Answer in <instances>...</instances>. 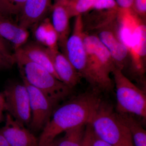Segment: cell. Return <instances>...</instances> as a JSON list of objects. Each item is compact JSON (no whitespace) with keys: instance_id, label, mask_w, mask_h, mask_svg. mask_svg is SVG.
Instances as JSON below:
<instances>
[{"instance_id":"30bf717a","label":"cell","mask_w":146,"mask_h":146,"mask_svg":"<svg viewBox=\"0 0 146 146\" xmlns=\"http://www.w3.org/2000/svg\"><path fill=\"white\" fill-rule=\"evenodd\" d=\"M0 131L9 146H39V140L34 134L8 113L5 125Z\"/></svg>"},{"instance_id":"d6986e66","label":"cell","mask_w":146,"mask_h":146,"mask_svg":"<svg viewBox=\"0 0 146 146\" xmlns=\"http://www.w3.org/2000/svg\"><path fill=\"white\" fill-rule=\"evenodd\" d=\"M52 50H58V36L52 25L50 24L45 37L44 45Z\"/></svg>"},{"instance_id":"e0dca14e","label":"cell","mask_w":146,"mask_h":146,"mask_svg":"<svg viewBox=\"0 0 146 146\" xmlns=\"http://www.w3.org/2000/svg\"><path fill=\"white\" fill-rule=\"evenodd\" d=\"M86 125H82L66 130L63 137L56 141L57 146H82Z\"/></svg>"},{"instance_id":"ac0fdd59","label":"cell","mask_w":146,"mask_h":146,"mask_svg":"<svg viewBox=\"0 0 146 146\" xmlns=\"http://www.w3.org/2000/svg\"><path fill=\"white\" fill-rule=\"evenodd\" d=\"M96 0H68L66 6L70 18L82 15L92 10Z\"/></svg>"},{"instance_id":"9c48e42d","label":"cell","mask_w":146,"mask_h":146,"mask_svg":"<svg viewBox=\"0 0 146 146\" xmlns=\"http://www.w3.org/2000/svg\"><path fill=\"white\" fill-rule=\"evenodd\" d=\"M98 31L97 36L109 52L116 68L123 72L127 65L129 53L118 37L116 19L98 29Z\"/></svg>"},{"instance_id":"603a6c76","label":"cell","mask_w":146,"mask_h":146,"mask_svg":"<svg viewBox=\"0 0 146 146\" xmlns=\"http://www.w3.org/2000/svg\"><path fill=\"white\" fill-rule=\"evenodd\" d=\"M16 15L19 16L27 0H2Z\"/></svg>"},{"instance_id":"ffe728a7","label":"cell","mask_w":146,"mask_h":146,"mask_svg":"<svg viewBox=\"0 0 146 146\" xmlns=\"http://www.w3.org/2000/svg\"><path fill=\"white\" fill-rule=\"evenodd\" d=\"M119 9L115 0H96L92 9L96 11H117Z\"/></svg>"},{"instance_id":"d6a6232c","label":"cell","mask_w":146,"mask_h":146,"mask_svg":"<svg viewBox=\"0 0 146 146\" xmlns=\"http://www.w3.org/2000/svg\"><path fill=\"white\" fill-rule=\"evenodd\" d=\"M0 103L4 104V100L3 96V94L0 93Z\"/></svg>"},{"instance_id":"7a4b0ae2","label":"cell","mask_w":146,"mask_h":146,"mask_svg":"<svg viewBox=\"0 0 146 146\" xmlns=\"http://www.w3.org/2000/svg\"><path fill=\"white\" fill-rule=\"evenodd\" d=\"M84 42L87 56L84 78L92 89L101 93L112 91L114 82L110 75L116 67L109 52L96 35L85 32Z\"/></svg>"},{"instance_id":"5b68a950","label":"cell","mask_w":146,"mask_h":146,"mask_svg":"<svg viewBox=\"0 0 146 146\" xmlns=\"http://www.w3.org/2000/svg\"><path fill=\"white\" fill-rule=\"evenodd\" d=\"M112 74L116 88L117 112L133 114L146 120L145 91L131 82L118 68H115Z\"/></svg>"},{"instance_id":"3957f363","label":"cell","mask_w":146,"mask_h":146,"mask_svg":"<svg viewBox=\"0 0 146 146\" xmlns=\"http://www.w3.org/2000/svg\"><path fill=\"white\" fill-rule=\"evenodd\" d=\"M14 56L23 79L59 102L69 96L72 89L44 67L32 62L17 52Z\"/></svg>"},{"instance_id":"f1b7e54d","label":"cell","mask_w":146,"mask_h":146,"mask_svg":"<svg viewBox=\"0 0 146 146\" xmlns=\"http://www.w3.org/2000/svg\"><path fill=\"white\" fill-rule=\"evenodd\" d=\"M91 146H113L112 145L105 142L98 138L95 136L94 133L93 140H92Z\"/></svg>"},{"instance_id":"1f68e13d","label":"cell","mask_w":146,"mask_h":146,"mask_svg":"<svg viewBox=\"0 0 146 146\" xmlns=\"http://www.w3.org/2000/svg\"><path fill=\"white\" fill-rule=\"evenodd\" d=\"M46 146H57V142L55 140L54 141H53L51 143L49 144V145H47Z\"/></svg>"},{"instance_id":"ba28073f","label":"cell","mask_w":146,"mask_h":146,"mask_svg":"<svg viewBox=\"0 0 146 146\" xmlns=\"http://www.w3.org/2000/svg\"><path fill=\"white\" fill-rule=\"evenodd\" d=\"M75 18L72 33L67 40L63 53L84 78L87 59L84 42L85 31L82 15H79Z\"/></svg>"},{"instance_id":"484cf974","label":"cell","mask_w":146,"mask_h":146,"mask_svg":"<svg viewBox=\"0 0 146 146\" xmlns=\"http://www.w3.org/2000/svg\"><path fill=\"white\" fill-rule=\"evenodd\" d=\"M94 132L90 124L86 125L85 135L82 146H91Z\"/></svg>"},{"instance_id":"f546056e","label":"cell","mask_w":146,"mask_h":146,"mask_svg":"<svg viewBox=\"0 0 146 146\" xmlns=\"http://www.w3.org/2000/svg\"><path fill=\"white\" fill-rule=\"evenodd\" d=\"M0 146H9L4 136L0 131Z\"/></svg>"},{"instance_id":"277c9868","label":"cell","mask_w":146,"mask_h":146,"mask_svg":"<svg viewBox=\"0 0 146 146\" xmlns=\"http://www.w3.org/2000/svg\"><path fill=\"white\" fill-rule=\"evenodd\" d=\"M98 138L113 146H134L129 130L111 106L102 101L90 123Z\"/></svg>"},{"instance_id":"8992f818","label":"cell","mask_w":146,"mask_h":146,"mask_svg":"<svg viewBox=\"0 0 146 146\" xmlns=\"http://www.w3.org/2000/svg\"><path fill=\"white\" fill-rule=\"evenodd\" d=\"M5 110L18 122L29 125L31 119L29 96L23 83L13 82L7 86L3 93Z\"/></svg>"},{"instance_id":"2e32d148","label":"cell","mask_w":146,"mask_h":146,"mask_svg":"<svg viewBox=\"0 0 146 146\" xmlns=\"http://www.w3.org/2000/svg\"><path fill=\"white\" fill-rule=\"evenodd\" d=\"M118 117L130 132L134 146H146V131L141 123L129 114L117 113Z\"/></svg>"},{"instance_id":"44dd1931","label":"cell","mask_w":146,"mask_h":146,"mask_svg":"<svg viewBox=\"0 0 146 146\" xmlns=\"http://www.w3.org/2000/svg\"><path fill=\"white\" fill-rule=\"evenodd\" d=\"M51 23L48 18L42 21L38 26L36 27L35 32V36L36 41L42 45H44L45 37L48 27Z\"/></svg>"},{"instance_id":"83f0119b","label":"cell","mask_w":146,"mask_h":146,"mask_svg":"<svg viewBox=\"0 0 146 146\" xmlns=\"http://www.w3.org/2000/svg\"><path fill=\"white\" fill-rule=\"evenodd\" d=\"M119 8L132 9L134 0H115Z\"/></svg>"},{"instance_id":"4316f807","label":"cell","mask_w":146,"mask_h":146,"mask_svg":"<svg viewBox=\"0 0 146 146\" xmlns=\"http://www.w3.org/2000/svg\"><path fill=\"white\" fill-rule=\"evenodd\" d=\"M0 52L9 57H14V54L11 52L6 41L0 36Z\"/></svg>"},{"instance_id":"4dcf8cb0","label":"cell","mask_w":146,"mask_h":146,"mask_svg":"<svg viewBox=\"0 0 146 146\" xmlns=\"http://www.w3.org/2000/svg\"><path fill=\"white\" fill-rule=\"evenodd\" d=\"M5 110L4 104L1 103H0V122L2 119L3 116V112Z\"/></svg>"},{"instance_id":"8fae6325","label":"cell","mask_w":146,"mask_h":146,"mask_svg":"<svg viewBox=\"0 0 146 146\" xmlns=\"http://www.w3.org/2000/svg\"><path fill=\"white\" fill-rule=\"evenodd\" d=\"M52 0H27L19 14V25L28 30L42 21L50 9Z\"/></svg>"},{"instance_id":"5bb4252c","label":"cell","mask_w":146,"mask_h":146,"mask_svg":"<svg viewBox=\"0 0 146 146\" xmlns=\"http://www.w3.org/2000/svg\"><path fill=\"white\" fill-rule=\"evenodd\" d=\"M15 51L23 55L29 60L44 67L60 80L55 71L47 48L35 43H29L15 50Z\"/></svg>"},{"instance_id":"7402d4cb","label":"cell","mask_w":146,"mask_h":146,"mask_svg":"<svg viewBox=\"0 0 146 146\" xmlns=\"http://www.w3.org/2000/svg\"><path fill=\"white\" fill-rule=\"evenodd\" d=\"M132 9L140 17L146 20V0H134Z\"/></svg>"},{"instance_id":"4fadbf2b","label":"cell","mask_w":146,"mask_h":146,"mask_svg":"<svg viewBox=\"0 0 146 146\" xmlns=\"http://www.w3.org/2000/svg\"><path fill=\"white\" fill-rule=\"evenodd\" d=\"M66 2L54 3L52 7V25L58 36V45L63 53L69 38L70 18Z\"/></svg>"},{"instance_id":"d4e9b609","label":"cell","mask_w":146,"mask_h":146,"mask_svg":"<svg viewBox=\"0 0 146 146\" xmlns=\"http://www.w3.org/2000/svg\"><path fill=\"white\" fill-rule=\"evenodd\" d=\"M15 15L16 14L3 2L2 0H0V18H7L12 20V17Z\"/></svg>"},{"instance_id":"cb8c5ba5","label":"cell","mask_w":146,"mask_h":146,"mask_svg":"<svg viewBox=\"0 0 146 146\" xmlns=\"http://www.w3.org/2000/svg\"><path fill=\"white\" fill-rule=\"evenodd\" d=\"M16 63L15 57H9L0 52V70L10 69Z\"/></svg>"},{"instance_id":"52a82bcc","label":"cell","mask_w":146,"mask_h":146,"mask_svg":"<svg viewBox=\"0 0 146 146\" xmlns=\"http://www.w3.org/2000/svg\"><path fill=\"white\" fill-rule=\"evenodd\" d=\"M29 96L31 119L29 125L34 131L42 130L52 115L58 102L23 79Z\"/></svg>"},{"instance_id":"7c38bea8","label":"cell","mask_w":146,"mask_h":146,"mask_svg":"<svg viewBox=\"0 0 146 146\" xmlns=\"http://www.w3.org/2000/svg\"><path fill=\"white\" fill-rule=\"evenodd\" d=\"M47 49L59 80L73 89L80 82L82 78L81 75L64 54L58 50H52L47 48Z\"/></svg>"},{"instance_id":"836d02e7","label":"cell","mask_w":146,"mask_h":146,"mask_svg":"<svg viewBox=\"0 0 146 146\" xmlns=\"http://www.w3.org/2000/svg\"><path fill=\"white\" fill-rule=\"evenodd\" d=\"M68 0H54V3H56L65 2Z\"/></svg>"},{"instance_id":"9a60e30c","label":"cell","mask_w":146,"mask_h":146,"mask_svg":"<svg viewBox=\"0 0 146 146\" xmlns=\"http://www.w3.org/2000/svg\"><path fill=\"white\" fill-rule=\"evenodd\" d=\"M29 35L28 30L23 28L12 20L0 18V36L11 42L14 50L25 44Z\"/></svg>"},{"instance_id":"6da1fadb","label":"cell","mask_w":146,"mask_h":146,"mask_svg":"<svg viewBox=\"0 0 146 146\" xmlns=\"http://www.w3.org/2000/svg\"><path fill=\"white\" fill-rule=\"evenodd\" d=\"M101 94L91 88L56 108L42 129L38 139L39 146L49 145L58 135L68 129L89 123L102 101Z\"/></svg>"}]
</instances>
